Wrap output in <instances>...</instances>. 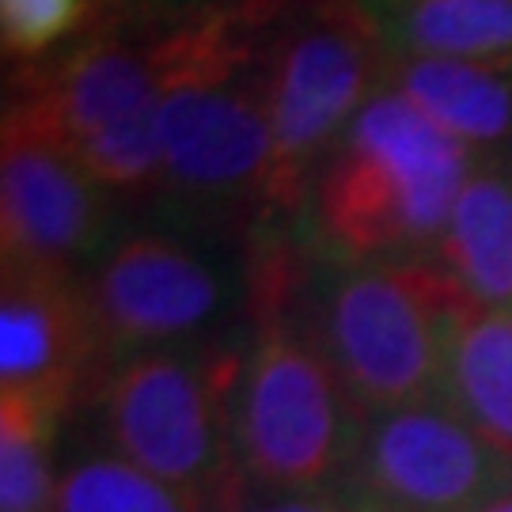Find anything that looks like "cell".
I'll list each match as a JSON object with an SVG mask.
<instances>
[{
	"label": "cell",
	"instance_id": "cell-1",
	"mask_svg": "<svg viewBox=\"0 0 512 512\" xmlns=\"http://www.w3.org/2000/svg\"><path fill=\"white\" fill-rule=\"evenodd\" d=\"M478 152L384 88L357 110L308 186V247L330 266L433 258Z\"/></svg>",
	"mask_w": 512,
	"mask_h": 512
},
{
	"label": "cell",
	"instance_id": "cell-2",
	"mask_svg": "<svg viewBox=\"0 0 512 512\" xmlns=\"http://www.w3.org/2000/svg\"><path fill=\"white\" fill-rule=\"evenodd\" d=\"M164 190L198 213L270 220L277 148L255 23L239 8L152 27Z\"/></svg>",
	"mask_w": 512,
	"mask_h": 512
},
{
	"label": "cell",
	"instance_id": "cell-3",
	"mask_svg": "<svg viewBox=\"0 0 512 512\" xmlns=\"http://www.w3.org/2000/svg\"><path fill=\"white\" fill-rule=\"evenodd\" d=\"M274 126L277 213L308 202L319 160L376 92L387 88L384 38L357 0H247Z\"/></svg>",
	"mask_w": 512,
	"mask_h": 512
},
{
	"label": "cell",
	"instance_id": "cell-4",
	"mask_svg": "<svg viewBox=\"0 0 512 512\" xmlns=\"http://www.w3.org/2000/svg\"><path fill=\"white\" fill-rule=\"evenodd\" d=\"M8 92L42 107L61 145L110 198L141 202L164 190L152 27L95 4L92 23L65 50L8 76Z\"/></svg>",
	"mask_w": 512,
	"mask_h": 512
},
{
	"label": "cell",
	"instance_id": "cell-5",
	"mask_svg": "<svg viewBox=\"0 0 512 512\" xmlns=\"http://www.w3.org/2000/svg\"><path fill=\"white\" fill-rule=\"evenodd\" d=\"M471 296L437 258L334 266L319 346L365 414L440 399L459 311Z\"/></svg>",
	"mask_w": 512,
	"mask_h": 512
},
{
	"label": "cell",
	"instance_id": "cell-6",
	"mask_svg": "<svg viewBox=\"0 0 512 512\" xmlns=\"http://www.w3.org/2000/svg\"><path fill=\"white\" fill-rule=\"evenodd\" d=\"M365 418L315 330L300 319L258 327L236 399V452L255 482L319 494L346 475Z\"/></svg>",
	"mask_w": 512,
	"mask_h": 512
},
{
	"label": "cell",
	"instance_id": "cell-7",
	"mask_svg": "<svg viewBox=\"0 0 512 512\" xmlns=\"http://www.w3.org/2000/svg\"><path fill=\"white\" fill-rule=\"evenodd\" d=\"M243 357L209 346L198 353L148 349L118 361L103 380V421L114 452L167 486L202 497L220 482L236 448Z\"/></svg>",
	"mask_w": 512,
	"mask_h": 512
},
{
	"label": "cell",
	"instance_id": "cell-8",
	"mask_svg": "<svg viewBox=\"0 0 512 512\" xmlns=\"http://www.w3.org/2000/svg\"><path fill=\"white\" fill-rule=\"evenodd\" d=\"M110 194L61 145L27 95H4L0 129V247L4 270L65 274L99 255Z\"/></svg>",
	"mask_w": 512,
	"mask_h": 512
},
{
	"label": "cell",
	"instance_id": "cell-9",
	"mask_svg": "<svg viewBox=\"0 0 512 512\" xmlns=\"http://www.w3.org/2000/svg\"><path fill=\"white\" fill-rule=\"evenodd\" d=\"M357 512H475L512 482L497 456L444 399L368 414L346 467Z\"/></svg>",
	"mask_w": 512,
	"mask_h": 512
},
{
	"label": "cell",
	"instance_id": "cell-10",
	"mask_svg": "<svg viewBox=\"0 0 512 512\" xmlns=\"http://www.w3.org/2000/svg\"><path fill=\"white\" fill-rule=\"evenodd\" d=\"M88 300L103 346L133 357L209 327L224 304V281L183 239L133 232L99 258L88 277Z\"/></svg>",
	"mask_w": 512,
	"mask_h": 512
},
{
	"label": "cell",
	"instance_id": "cell-11",
	"mask_svg": "<svg viewBox=\"0 0 512 512\" xmlns=\"http://www.w3.org/2000/svg\"><path fill=\"white\" fill-rule=\"evenodd\" d=\"M107 353L88 285L65 274L4 270L0 293V391L69 410Z\"/></svg>",
	"mask_w": 512,
	"mask_h": 512
},
{
	"label": "cell",
	"instance_id": "cell-12",
	"mask_svg": "<svg viewBox=\"0 0 512 512\" xmlns=\"http://www.w3.org/2000/svg\"><path fill=\"white\" fill-rule=\"evenodd\" d=\"M387 88L478 156L512 148V65L456 57H391Z\"/></svg>",
	"mask_w": 512,
	"mask_h": 512
},
{
	"label": "cell",
	"instance_id": "cell-13",
	"mask_svg": "<svg viewBox=\"0 0 512 512\" xmlns=\"http://www.w3.org/2000/svg\"><path fill=\"white\" fill-rule=\"evenodd\" d=\"M433 258L475 304H512V152L478 156Z\"/></svg>",
	"mask_w": 512,
	"mask_h": 512
},
{
	"label": "cell",
	"instance_id": "cell-14",
	"mask_svg": "<svg viewBox=\"0 0 512 512\" xmlns=\"http://www.w3.org/2000/svg\"><path fill=\"white\" fill-rule=\"evenodd\" d=\"M440 399L512 463V311L467 304L459 311Z\"/></svg>",
	"mask_w": 512,
	"mask_h": 512
},
{
	"label": "cell",
	"instance_id": "cell-15",
	"mask_svg": "<svg viewBox=\"0 0 512 512\" xmlns=\"http://www.w3.org/2000/svg\"><path fill=\"white\" fill-rule=\"evenodd\" d=\"M391 57L512 65V0H357Z\"/></svg>",
	"mask_w": 512,
	"mask_h": 512
},
{
	"label": "cell",
	"instance_id": "cell-16",
	"mask_svg": "<svg viewBox=\"0 0 512 512\" xmlns=\"http://www.w3.org/2000/svg\"><path fill=\"white\" fill-rule=\"evenodd\" d=\"M61 410L0 391V512H54V429Z\"/></svg>",
	"mask_w": 512,
	"mask_h": 512
},
{
	"label": "cell",
	"instance_id": "cell-17",
	"mask_svg": "<svg viewBox=\"0 0 512 512\" xmlns=\"http://www.w3.org/2000/svg\"><path fill=\"white\" fill-rule=\"evenodd\" d=\"M54 512H205V505L122 456H88L61 475Z\"/></svg>",
	"mask_w": 512,
	"mask_h": 512
},
{
	"label": "cell",
	"instance_id": "cell-18",
	"mask_svg": "<svg viewBox=\"0 0 512 512\" xmlns=\"http://www.w3.org/2000/svg\"><path fill=\"white\" fill-rule=\"evenodd\" d=\"M95 16V0H0V46L8 61L35 65L69 46Z\"/></svg>",
	"mask_w": 512,
	"mask_h": 512
},
{
	"label": "cell",
	"instance_id": "cell-19",
	"mask_svg": "<svg viewBox=\"0 0 512 512\" xmlns=\"http://www.w3.org/2000/svg\"><path fill=\"white\" fill-rule=\"evenodd\" d=\"M103 12L122 16L129 23H145V27H167V23H186V19L217 16L232 12L247 0H95Z\"/></svg>",
	"mask_w": 512,
	"mask_h": 512
},
{
	"label": "cell",
	"instance_id": "cell-20",
	"mask_svg": "<svg viewBox=\"0 0 512 512\" xmlns=\"http://www.w3.org/2000/svg\"><path fill=\"white\" fill-rule=\"evenodd\" d=\"M342 497L334 494H285L277 501H266V505H251V509L239 512H338Z\"/></svg>",
	"mask_w": 512,
	"mask_h": 512
},
{
	"label": "cell",
	"instance_id": "cell-21",
	"mask_svg": "<svg viewBox=\"0 0 512 512\" xmlns=\"http://www.w3.org/2000/svg\"><path fill=\"white\" fill-rule=\"evenodd\" d=\"M475 512H512V482L505 486V490H497L494 497H486Z\"/></svg>",
	"mask_w": 512,
	"mask_h": 512
},
{
	"label": "cell",
	"instance_id": "cell-22",
	"mask_svg": "<svg viewBox=\"0 0 512 512\" xmlns=\"http://www.w3.org/2000/svg\"><path fill=\"white\" fill-rule=\"evenodd\" d=\"M338 512H357V509H349L346 501H342V505H338Z\"/></svg>",
	"mask_w": 512,
	"mask_h": 512
}]
</instances>
